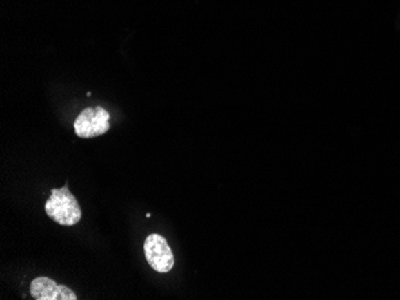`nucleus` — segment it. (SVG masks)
Returning a JSON list of instances; mask_svg holds the SVG:
<instances>
[{
    "label": "nucleus",
    "mask_w": 400,
    "mask_h": 300,
    "mask_svg": "<svg viewBox=\"0 0 400 300\" xmlns=\"http://www.w3.org/2000/svg\"><path fill=\"white\" fill-rule=\"evenodd\" d=\"M30 294L37 300H76V293L50 277H40L30 283Z\"/></svg>",
    "instance_id": "20e7f679"
},
{
    "label": "nucleus",
    "mask_w": 400,
    "mask_h": 300,
    "mask_svg": "<svg viewBox=\"0 0 400 300\" xmlns=\"http://www.w3.org/2000/svg\"><path fill=\"white\" fill-rule=\"evenodd\" d=\"M50 193V199L46 201V214L63 226L76 225L82 218V209L68 184L60 189H52Z\"/></svg>",
    "instance_id": "f257e3e1"
},
{
    "label": "nucleus",
    "mask_w": 400,
    "mask_h": 300,
    "mask_svg": "<svg viewBox=\"0 0 400 300\" xmlns=\"http://www.w3.org/2000/svg\"><path fill=\"white\" fill-rule=\"evenodd\" d=\"M110 113L102 107H89L74 121L76 136L84 139L99 137L110 131Z\"/></svg>",
    "instance_id": "f03ea898"
},
{
    "label": "nucleus",
    "mask_w": 400,
    "mask_h": 300,
    "mask_svg": "<svg viewBox=\"0 0 400 300\" xmlns=\"http://www.w3.org/2000/svg\"><path fill=\"white\" fill-rule=\"evenodd\" d=\"M144 254L148 264L157 273H168L174 267L173 251L164 237L152 233L144 243Z\"/></svg>",
    "instance_id": "7ed1b4c3"
}]
</instances>
